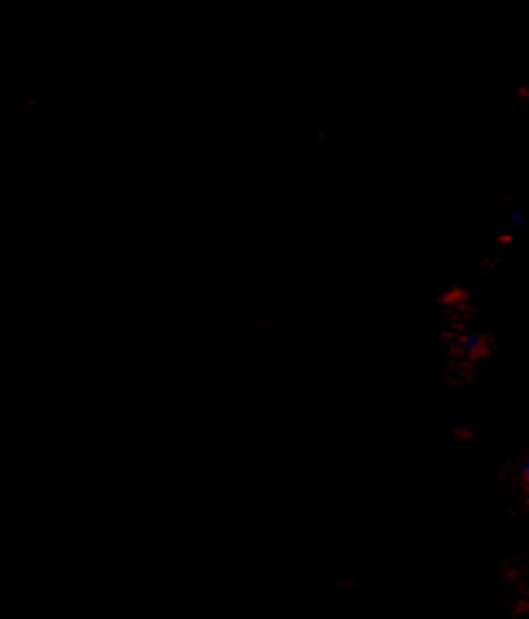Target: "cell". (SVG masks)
<instances>
[{"mask_svg":"<svg viewBox=\"0 0 529 619\" xmlns=\"http://www.w3.org/2000/svg\"><path fill=\"white\" fill-rule=\"evenodd\" d=\"M528 479H529V462H528Z\"/></svg>","mask_w":529,"mask_h":619,"instance_id":"1","label":"cell"}]
</instances>
